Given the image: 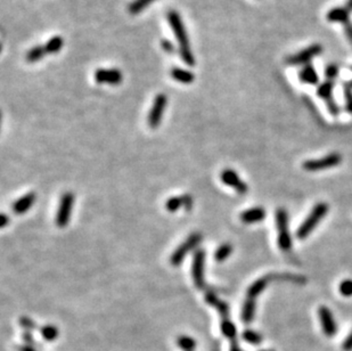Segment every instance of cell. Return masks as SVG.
I'll return each mask as SVG.
<instances>
[{
    "instance_id": "obj_1",
    "label": "cell",
    "mask_w": 352,
    "mask_h": 351,
    "mask_svg": "<svg viewBox=\"0 0 352 351\" xmlns=\"http://www.w3.org/2000/svg\"><path fill=\"white\" fill-rule=\"evenodd\" d=\"M168 22L170 24V27L174 31L178 40L179 45V54H180L181 59L187 64L189 66L195 65V58H194V54L192 52V48H190L189 40L187 32H186L185 25L182 23L181 17L179 16V14L175 10H170L168 13Z\"/></svg>"
},
{
    "instance_id": "obj_2",
    "label": "cell",
    "mask_w": 352,
    "mask_h": 351,
    "mask_svg": "<svg viewBox=\"0 0 352 351\" xmlns=\"http://www.w3.org/2000/svg\"><path fill=\"white\" fill-rule=\"evenodd\" d=\"M329 206L327 203L321 202L317 203L309 213V216L305 218L304 221L300 225V227L296 231V237L299 239H303L312 233V231L317 227V225L324 219V217L327 214Z\"/></svg>"
},
{
    "instance_id": "obj_3",
    "label": "cell",
    "mask_w": 352,
    "mask_h": 351,
    "mask_svg": "<svg viewBox=\"0 0 352 351\" xmlns=\"http://www.w3.org/2000/svg\"><path fill=\"white\" fill-rule=\"evenodd\" d=\"M276 226L278 231V246L283 252L292 249L293 242L289 232V214L285 209L276 211Z\"/></svg>"
},
{
    "instance_id": "obj_4",
    "label": "cell",
    "mask_w": 352,
    "mask_h": 351,
    "mask_svg": "<svg viewBox=\"0 0 352 351\" xmlns=\"http://www.w3.org/2000/svg\"><path fill=\"white\" fill-rule=\"evenodd\" d=\"M342 162V156L339 153H330L322 159L316 160H308L303 163V169L305 171H310V173H315V171H322L326 169H330L336 166H340Z\"/></svg>"
},
{
    "instance_id": "obj_5",
    "label": "cell",
    "mask_w": 352,
    "mask_h": 351,
    "mask_svg": "<svg viewBox=\"0 0 352 351\" xmlns=\"http://www.w3.org/2000/svg\"><path fill=\"white\" fill-rule=\"evenodd\" d=\"M323 52L322 45L319 44H314L309 46L301 52H297L294 55H291L286 58V63L290 64V65H307V64H310L312 59L315 58L316 56L321 55Z\"/></svg>"
},
{
    "instance_id": "obj_6",
    "label": "cell",
    "mask_w": 352,
    "mask_h": 351,
    "mask_svg": "<svg viewBox=\"0 0 352 351\" xmlns=\"http://www.w3.org/2000/svg\"><path fill=\"white\" fill-rule=\"evenodd\" d=\"M202 239V235L200 233H194L189 236V237L186 239V241L178 246L174 253L171 254L170 257V263L174 266H179L182 261H184L185 257L187 256V253L190 250H193L195 246L199 244Z\"/></svg>"
},
{
    "instance_id": "obj_7",
    "label": "cell",
    "mask_w": 352,
    "mask_h": 351,
    "mask_svg": "<svg viewBox=\"0 0 352 351\" xmlns=\"http://www.w3.org/2000/svg\"><path fill=\"white\" fill-rule=\"evenodd\" d=\"M204 264H205V251L203 249L196 250L194 253L192 264V275L194 284L199 290L205 288V279H204Z\"/></svg>"
},
{
    "instance_id": "obj_8",
    "label": "cell",
    "mask_w": 352,
    "mask_h": 351,
    "mask_svg": "<svg viewBox=\"0 0 352 351\" xmlns=\"http://www.w3.org/2000/svg\"><path fill=\"white\" fill-rule=\"evenodd\" d=\"M74 203V195L71 192L64 193L59 202V207L56 216V225L60 228L66 227L70 221L71 210Z\"/></svg>"
},
{
    "instance_id": "obj_9",
    "label": "cell",
    "mask_w": 352,
    "mask_h": 351,
    "mask_svg": "<svg viewBox=\"0 0 352 351\" xmlns=\"http://www.w3.org/2000/svg\"><path fill=\"white\" fill-rule=\"evenodd\" d=\"M167 104H168L167 95L159 94L155 98H154L153 106L148 114V124L150 128L155 129L159 127L161 123V120H162L163 112L165 107H167Z\"/></svg>"
},
{
    "instance_id": "obj_10",
    "label": "cell",
    "mask_w": 352,
    "mask_h": 351,
    "mask_svg": "<svg viewBox=\"0 0 352 351\" xmlns=\"http://www.w3.org/2000/svg\"><path fill=\"white\" fill-rule=\"evenodd\" d=\"M333 89H334V81L326 80L318 86L317 94L319 97H322L326 102L329 113L334 117H337L340 114V107L337 106L335 100L333 98Z\"/></svg>"
},
{
    "instance_id": "obj_11",
    "label": "cell",
    "mask_w": 352,
    "mask_h": 351,
    "mask_svg": "<svg viewBox=\"0 0 352 351\" xmlns=\"http://www.w3.org/2000/svg\"><path fill=\"white\" fill-rule=\"evenodd\" d=\"M221 180L225 182L229 187L234 188L237 193L239 194H245L249 191V186L246 182H244L234 170L232 169H225L221 173Z\"/></svg>"
},
{
    "instance_id": "obj_12",
    "label": "cell",
    "mask_w": 352,
    "mask_h": 351,
    "mask_svg": "<svg viewBox=\"0 0 352 351\" xmlns=\"http://www.w3.org/2000/svg\"><path fill=\"white\" fill-rule=\"evenodd\" d=\"M318 317L321 320L323 331H324V334L328 338H332L336 334L337 332V326L335 323V320H334L332 311H330L327 307L322 306L318 309Z\"/></svg>"
},
{
    "instance_id": "obj_13",
    "label": "cell",
    "mask_w": 352,
    "mask_h": 351,
    "mask_svg": "<svg viewBox=\"0 0 352 351\" xmlns=\"http://www.w3.org/2000/svg\"><path fill=\"white\" fill-rule=\"evenodd\" d=\"M123 75L120 70L117 69H98L95 72V80L98 84H109V85H118L122 82Z\"/></svg>"
},
{
    "instance_id": "obj_14",
    "label": "cell",
    "mask_w": 352,
    "mask_h": 351,
    "mask_svg": "<svg viewBox=\"0 0 352 351\" xmlns=\"http://www.w3.org/2000/svg\"><path fill=\"white\" fill-rule=\"evenodd\" d=\"M265 217H267L265 210L260 206L251 207V209L243 211V212L240 213V220H242L244 224L260 223Z\"/></svg>"
},
{
    "instance_id": "obj_15",
    "label": "cell",
    "mask_w": 352,
    "mask_h": 351,
    "mask_svg": "<svg viewBox=\"0 0 352 351\" xmlns=\"http://www.w3.org/2000/svg\"><path fill=\"white\" fill-rule=\"evenodd\" d=\"M326 19L332 23H341L346 25L350 23V12L346 7H334L327 13Z\"/></svg>"
},
{
    "instance_id": "obj_16",
    "label": "cell",
    "mask_w": 352,
    "mask_h": 351,
    "mask_svg": "<svg viewBox=\"0 0 352 351\" xmlns=\"http://www.w3.org/2000/svg\"><path fill=\"white\" fill-rule=\"evenodd\" d=\"M35 201V194L34 193H28L22 198L15 201L13 204V211L16 214H23L27 212L28 210L31 209Z\"/></svg>"
},
{
    "instance_id": "obj_17",
    "label": "cell",
    "mask_w": 352,
    "mask_h": 351,
    "mask_svg": "<svg viewBox=\"0 0 352 351\" xmlns=\"http://www.w3.org/2000/svg\"><path fill=\"white\" fill-rule=\"evenodd\" d=\"M299 79L301 82L307 85H317L319 81L317 71L315 70V67L311 64H307L300 70Z\"/></svg>"
},
{
    "instance_id": "obj_18",
    "label": "cell",
    "mask_w": 352,
    "mask_h": 351,
    "mask_svg": "<svg viewBox=\"0 0 352 351\" xmlns=\"http://www.w3.org/2000/svg\"><path fill=\"white\" fill-rule=\"evenodd\" d=\"M220 317H221L220 327H221L222 334H224L228 340H231V343L237 342L236 341L237 331L234 323H233L231 318H229V315H224V316H220Z\"/></svg>"
},
{
    "instance_id": "obj_19",
    "label": "cell",
    "mask_w": 352,
    "mask_h": 351,
    "mask_svg": "<svg viewBox=\"0 0 352 351\" xmlns=\"http://www.w3.org/2000/svg\"><path fill=\"white\" fill-rule=\"evenodd\" d=\"M269 281H270V277H269V276H264V277L259 278L258 281L254 282L253 284L250 286L249 290H247V292H246L247 298L257 300L259 294H260V293L264 291L265 288H267Z\"/></svg>"
},
{
    "instance_id": "obj_20",
    "label": "cell",
    "mask_w": 352,
    "mask_h": 351,
    "mask_svg": "<svg viewBox=\"0 0 352 351\" xmlns=\"http://www.w3.org/2000/svg\"><path fill=\"white\" fill-rule=\"evenodd\" d=\"M205 301L210 306L214 307L215 309L219 311L220 316H224V315H229V307L228 304L224 302V301L218 298L214 293L207 292L205 294Z\"/></svg>"
},
{
    "instance_id": "obj_21",
    "label": "cell",
    "mask_w": 352,
    "mask_h": 351,
    "mask_svg": "<svg viewBox=\"0 0 352 351\" xmlns=\"http://www.w3.org/2000/svg\"><path fill=\"white\" fill-rule=\"evenodd\" d=\"M170 74L172 79H175L176 81L181 82V84L185 85L192 84V82L195 80V75H194L193 72H190L188 70L179 69V67H174V69L171 70Z\"/></svg>"
},
{
    "instance_id": "obj_22",
    "label": "cell",
    "mask_w": 352,
    "mask_h": 351,
    "mask_svg": "<svg viewBox=\"0 0 352 351\" xmlns=\"http://www.w3.org/2000/svg\"><path fill=\"white\" fill-rule=\"evenodd\" d=\"M254 313H256V300L246 298L242 308V321L244 323H251L254 318Z\"/></svg>"
},
{
    "instance_id": "obj_23",
    "label": "cell",
    "mask_w": 352,
    "mask_h": 351,
    "mask_svg": "<svg viewBox=\"0 0 352 351\" xmlns=\"http://www.w3.org/2000/svg\"><path fill=\"white\" fill-rule=\"evenodd\" d=\"M46 49H45V46H41V45H38V46H34V47H32L29 52L27 53V55H25V58H27V60L29 63H35V62H39L42 57H44L46 55Z\"/></svg>"
},
{
    "instance_id": "obj_24",
    "label": "cell",
    "mask_w": 352,
    "mask_h": 351,
    "mask_svg": "<svg viewBox=\"0 0 352 351\" xmlns=\"http://www.w3.org/2000/svg\"><path fill=\"white\" fill-rule=\"evenodd\" d=\"M64 45V40L62 37L59 35H55V37L50 38L47 41V44L45 45V49L47 54H56L59 53L60 49H62Z\"/></svg>"
},
{
    "instance_id": "obj_25",
    "label": "cell",
    "mask_w": 352,
    "mask_h": 351,
    "mask_svg": "<svg viewBox=\"0 0 352 351\" xmlns=\"http://www.w3.org/2000/svg\"><path fill=\"white\" fill-rule=\"evenodd\" d=\"M232 253H233V245L231 243H225V244L219 246L217 251H215L214 259L215 261H218V263H222V261L227 259Z\"/></svg>"
},
{
    "instance_id": "obj_26",
    "label": "cell",
    "mask_w": 352,
    "mask_h": 351,
    "mask_svg": "<svg viewBox=\"0 0 352 351\" xmlns=\"http://www.w3.org/2000/svg\"><path fill=\"white\" fill-rule=\"evenodd\" d=\"M177 345L179 348L184 351H194L196 348V341L192 336L180 335L177 339Z\"/></svg>"
},
{
    "instance_id": "obj_27",
    "label": "cell",
    "mask_w": 352,
    "mask_h": 351,
    "mask_svg": "<svg viewBox=\"0 0 352 351\" xmlns=\"http://www.w3.org/2000/svg\"><path fill=\"white\" fill-rule=\"evenodd\" d=\"M153 1H155V0H134L128 7L129 13L132 14V15H137L146 7H148Z\"/></svg>"
},
{
    "instance_id": "obj_28",
    "label": "cell",
    "mask_w": 352,
    "mask_h": 351,
    "mask_svg": "<svg viewBox=\"0 0 352 351\" xmlns=\"http://www.w3.org/2000/svg\"><path fill=\"white\" fill-rule=\"evenodd\" d=\"M40 333L46 341H54L59 336V328L54 325H45L40 328Z\"/></svg>"
},
{
    "instance_id": "obj_29",
    "label": "cell",
    "mask_w": 352,
    "mask_h": 351,
    "mask_svg": "<svg viewBox=\"0 0 352 351\" xmlns=\"http://www.w3.org/2000/svg\"><path fill=\"white\" fill-rule=\"evenodd\" d=\"M242 338L244 341H246L247 343H251V345H254V346L260 345L262 342V336L259 334L258 332L252 331V329H245V331L243 332Z\"/></svg>"
},
{
    "instance_id": "obj_30",
    "label": "cell",
    "mask_w": 352,
    "mask_h": 351,
    "mask_svg": "<svg viewBox=\"0 0 352 351\" xmlns=\"http://www.w3.org/2000/svg\"><path fill=\"white\" fill-rule=\"evenodd\" d=\"M167 210L169 212H176L179 207L184 206V201H182V196H172V198L167 201Z\"/></svg>"
},
{
    "instance_id": "obj_31",
    "label": "cell",
    "mask_w": 352,
    "mask_h": 351,
    "mask_svg": "<svg viewBox=\"0 0 352 351\" xmlns=\"http://www.w3.org/2000/svg\"><path fill=\"white\" fill-rule=\"evenodd\" d=\"M344 98H346V109L348 112L352 114V87L350 84H344Z\"/></svg>"
},
{
    "instance_id": "obj_32",
    "label": "cell",
    "mask_w": 352,
    "mask_h": 351,
    "mask_svg": "<svg viewBox=\"0 0 352 351\" xmlns=\"http://www.w3.org/2000/svg\"><path fill=\"white\" fill-rule=\"evenodd\" d=\"M339 290L343 296H347V298L352 296V279H344L343 282H341Z\"/></svg>"
},
{
    "instance_id": "obj_33",
    "label": "cell",
    "mask_w": 352,
    "mask_h": 351,
    "mask_svg": "<svg viewBox=\"0 0 352 351\" xmlns=\"http://www.w3.org/2000/svg\"><path fill=\"white\" fill-rule=\"evenodd\" d=\"M340 72V67L336 65V64H328L325 69V77L327 80L333 81Z\"/></svg>"
},
{
    "instance_id": "obj_34",
    "label": "cell",
    "mask_w": 352,
    "mask_h": 351,
    "mask_svg": "<svg viewBox=\"0 0 352 351\" xmlns=\"http://www.w3.org/2000/svg\"><path fill=\"white\" fill-rule=\"evenodd\" d=\"M19 323L25 329V331H29V332H31V331H33V329L38 328V325L35 324L34 322L32 321L31 318H29V317H21Z\"/></svg>"
},
{
    "instance_id": "obj_35",
    "label": "cell",
    "mask_w": 352,
    "mask_h": 351,
    "mask_svg": "<svg viewBox=\"0 0 352 351\" xmlns=\"http://www.w3.org/2000/svg\"><path fill=\"white\" fill-rule=\"evenodd\" d=\"M161 46H162V49L164 50V52H167L169 54L176 53V47H175L174 42L168 40V39H163V40L161 41Z\"/></svg>"
},
{
    "instance_id": "obj_36",
    "label": "cell",
    "mask_w": 352,
    "mask_h": 351,
    "mask_svg": "<svg viewBox=\"0 0 352 351\" xmlns=\"http://www.w3.org/2000/svg\"><path fill=\"white\" fill-rule=\"evenodd\" d=\"M342 349L344 351H352V331L350 332V334L347 336L346 340L343 341Z\"/></svg>"
},
{
    "instance_id": "obj_37",
    "label": "cell",
    "mask_w": 352,
    "mask_h": 351,
    "mask_svg": "<svg viewBox=\"0 0 352 351\" xmlns=\"http://www.w3.org/2000/svg\"><path fill=\"white\" fill-rule=\"evenodd\" d=\"M182 201H184V207L187 211L192 210L193 207V198L188 194L186 195H182Z\"/></svg>"
},
{
    "instance_id": "obj_38",
    "label": "cell",
    "mask_w": 352,
    "mask_h": 351,
    "mask_svg": "<svg viewBox=\"0 0 352 351\" xmlns=\"http://www.w3.org/2000/svg\"><path fill=\"white\" fill-rule=\"evenodd\" d=\"M343 27H344V33H346L347 38L349 39L350 44L352 45V23L350 22L346 25H343Z\"/></svg>"
},
{
    "instance_id": "obj_39",
    "label": "cell",
    "mask_w": 352,
    "mask_h": 351,
    "mask_svg": "<svg viewBox=\"0 0 352 351\" xmlns=\"http://www.w3.org/2000/svg\"><path fill=\"white\" fill-rule=\"evenodd\" d=\"M23 340L25 341V343H27V346H30V347H31L32 343H33V338H32L31 332L25 331L24 334H23Z\"/></svg>"
},
{
    "instance_id": "obj_40",
    "label": "cell",
    "mask_w": 352,
    "mask_h": 351,
    "mask_svg": "<svg viewBox=\"0 0 352 351\" xmlns=\"http://www.w3.org/2000/svg\"><path fill=\"white\" fill-rule=\"evenodd\" d=\"M8 221H9V218L7 217V214L2 213L1 214V227H5V226L8 224Z\"/></svg>"
},
{
    "instance_id": "obj_41",
    "label": "cell",
    "mask_w": 352,
    "mask_h": 351,
    "mask_svg": "<svg viewBox=\"0 0 352 351\" xmlns=\"http://www.w3.org/2000/svg\"><path fill=\"white\" fill-rule=\"evenodd\" d=\"M231 351H242V349H240L238 343L233 342V343H231Z\"/></svg>"
},
{
    "instance_id": "obj_42",
    "label": "cell",
    "mask_w": 352,
    "mask_h": 351,
    "mask_svg": "<svg viewBox=\"0 0 352 351\" xmlns=\"http://www.w3.org/2000/svg\"><path fill=\"white\" fill-rule=\"evenodd\" d=\"M19 351H37V350H34V349L32 348V347H30V346L25 345V346L19 347Z\"/></svg>"
},
{
    "instance_id": "obj_43",
    "label": "cell",
    "mask_w": 352,
    "mask_h": 351,
    "mask_svg": "<svg viewBox=\"0 0 352 351\" xmlns=\"http://www.w3.org/2000/svg\"><path fill=\"white\" fill-rule=\"evenodd\" d=\"M346 8L349 10V12H352V0H348L346 3Z\"/></svg>"
},
{
    "instance_id": "obj_44",
    "label": "cell",
    "mask_w": 352,
    "mask_h": 351,
    "mask_svg": "<svg viewBox=\"0 0 352 351\" xmlns=\"http://www.w3.org/2000/svg\"><path fill=\"white\" fill-rule=\"evenodd\" d=\"M349 84H350V86H351V87H352V80L349 82Z\"/></svg>"
},
{
    "instance_id": "obj_45",
    "label": "cell",
    "mask_w": 352,
    "mask_h": 351,
    "mask_svg": "<svg viewBox=\"0 0 352 351\" xmlns=\"http://www.w3.org/2000/svg\"><path fill=\"white\" fill-rule=\"evenodd\" d=\"M271 351H272V350H271Z\"/></svg>"
}]
</instances>
